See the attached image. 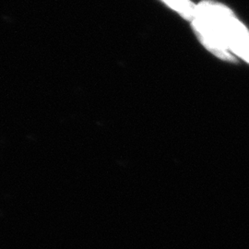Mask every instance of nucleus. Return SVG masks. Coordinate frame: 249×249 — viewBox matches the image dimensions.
Returning a JSON list of instances; mask_svg holds the SVG:
<instances>
[{
  "label": "nucleus",
  "instance_id": "f257e3e1",
  "mask_svg": "<svg viewBox=\"0 0 249 249\" xmlns=\"http://www.w3.org/2000/svg\"><path fill=\"white\" fill-rule=\"evenodd\" d=\"M196 13L213 27L229 52L249 63V32L231 9L212 0L196 5Z\"/></svg>",
  "mask_w": 249,
  "mask_h": 249
},
{
  "label": "nucleus",
  "instance_id": "f03ea898",
  "mask_svg": "<svg viewBox=\"0 0 249 249\" xmlns=\"http://www.w3.org/2000/svg\"><path fill=\"white\" fill-rule=\"evenodd\" d=\"M192 26L201 44L214 55L223 60H235L217 35L213 27L206 18L196 13V17L192 20Z\"/></svg>",
  "mask_w": 249,
  "mask_h": 249
},
{
  "label": "nucleus",
  "instance_id": "7ed1b4c3",
  "mask_svg": "<svg viewBox=\"0 0 249 249\" xmlns=\"http://www.w3.org/2000/svg\"><path fill=\"white\" fill-rule=\"evenodd\" d=\"M162 1L186 19L192 21L196 17V6L190 0H162Z\"/></svg>",
  "mask_w": 249,
  "mask_h": 249
}]
</instances>
